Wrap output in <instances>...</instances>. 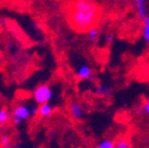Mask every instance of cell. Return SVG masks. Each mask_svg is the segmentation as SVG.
Instances as JSON below:
<instances>
[{"instance_id": "cell-1", "label": "cell", "mask_w": 149, "mask_h": 148, "mask_svg": "<svg viewBox=\"0 0 149 148\" xmlns=\"http://www.w3.org/2000/svg\"><path fill=\"white\" fill-rule=\"evenodd\" d=\"M66 18L74 30L86 33L100 23L102 9L93 0H70L66 6Z\"/></svg>"}, {"instance_id": "cell-2", "label": "cell", "mask_w": 149, "mask_h": 148, "mask_svg": "<svg viewBox=\"0 0 149 148\" xmlns=\"http://www.w3.org/2000/svg\"><path fill=\"white\" fill-rule=\"evenodd\" d=\"M32 115L31 108L25 104H19L14 108L10 116V120L15 125H19L23 121L27 120Z\"/></svg>"}, {"instance_id": "cell-3", "label": "cell", "mask_w": 149, "mask_h": 148, "mask_svg": "<svg viewBox=\"0 0 149 148\" xmlns=\"http://www.w3.org/2000/svg\"><path fill=\"white\" fill-rule=\"evenodd\" d=\"M32 96L34 102L38 105L49 103L53 97V90L49 85L42 84V85L37 86L33 90Z\"/></svg>"}, {"instance_id": "cell-4", "label": "cell", "mask_w": 149, "mask_h": 148, "mask_svg": "<svg viewBox=\"0 0 149 148\" xmlns=\"http://www.w3.org/2000/svg\"><path fill=\"white\" fill-rule=\"evenodd\" d=\"M135 7L138 17L142 21H144L145 19H147L149 17V10L146 0H135Z\"/></svg>"}, {"instance_id": "cell-5", "label": "cell", "mask_w": 149, "mask_h": 148, "mask_svg": "<svg viewBox=\"0 0 149 148\" xmlns=\"http://www.w3.org/2000/svg\"><path fill=\"white\" fill-rule=\"evenodd\" d=\"M76 75L80 80H92L94 77L92 75V68L87 64H82L76 71Z\"/></svg>"}, {"instance_id": "cell-6", "label": "cell", "mask_w": 149, "mask_h": 148, "mask_svg": "<svg viewBox=\"0 0 149 148\" xmlns=\"http://www.w3.org/2000/svg\"><path fill=\"white\" fill-rule=\"evenodd\" d=\"M70 113L74 119H82L84 116V109L78 102H72L70 105Z\"/></svg>"}, {"instance_id": "cell-7", "label": "cell", "mask_w": 149, "mask_h": 148, "mask_svg": "<svg viewBox=\"0 0 149 148\" xmlns=\"http://www.w3.org/2000/svg\"><path fill=\"white\" fill-rule=\"evenodd\" d=\"M53 110L54 109L51 104L45 103V104H42L38 106V114H37V115L42 118L50 117V116L52 115V113H53Z\"/></svg>"}, {"instance_id": "cell-8", "label": "cell", "mask_w": 149, "mask_h": 148, "mask_svg": "<svg viewBox=\"0 0 149 148\" xmlns=\"http://www.w3.org/2000/svg\"><path fill=\"white\" fill-rule=\"evenodd\" d=\"M94 92L100 96H110L112 94V88L109 85H104V84H97L94 87Z\"/></svg>"}, {"instance_id": "cell-9", "label": "cell", "mask_w": 149, "mask_h": 148, "mask_svg": "<svg viewBox=\"0 0 149 148\" xmlns=\"http://www.w3.org/2000/svg\"><path fill=\"white\" fill-rule=\"evenodd\" d=\"M86 37L88 43L90 44H94L98 40V37H100V30H98L97 26L96 27L91 28L90 30L86 32Z\"/></svg>"}, {"instance_id": "cell-10", "label": "cell", "mask_w": 149, "mask_h": 148, "mask_svg": "<svg viewBox=\"0 0 149 148\" xmlns=\"http://www.w3.org/2000/svg\"><path fill=\"white\" fill-rule=\"evenodd\" d=\"M142 37L147 45L149 46V17L143 21L142 27Z\"/></svg>"}, {"instance_id": "cell-11", "label": "cell", "mask_w": 149, "mask_h": 148, "mask_svg": "<svg viewBox=\"0 0 149 148\" xmlns=\"http://www.w3.org/2000/svg\"><path fill=\"white\" fill-rule=\"evenodd\" d=\"M10 114L6 108H1L0 109V125H4L10 119Z\"/></svg>"}, {"instance_id": "cell-12", "label": "cell", "mask_w": 149, "mask_h": 148, "mask_svg": "<svg viewBox=\"0 0 149 148\" xmlns=\"http://www.w3.org/2000/svg\"><path fill=\"white\" fill-rule=\"evenodd\" d=\"M10 136L7 134H1L0 135V147L1 148H8L10 146Z\"/></svg>"}, {"instance_id": "cell-13", "label": "cell", "mask_w": 149, "mask_h": 148, "mask_svg": "<svg viewBox=\"0 0 149 148\" xmlns=\"http://www.w3.org/2000/svg\"><path fill=\"white\" fill-rule=\"evenodd\" d=\"M115 142L112 139H104L97 143L95 148H114Z\"/></svg>"}, {"instance_id": "cell-14", "label": "cell", "mask_w": 149, "mask_h": 148, "mask_svg": "<svg viewBox=\"0 0 149 148\" xmlns=\"http://www.w3.org/2000/svg\"><path fill=\"white\" fill-rule=\"evenodd\" d=\"M114 148H132L130 141L126 139H119L115 142V147Z\"/></svg>"}, {"instance_id": "cell-15", "label": "cell", "mask_w": 149, "mask_h": 148, "mask_svg": "<svg viewBox=\"0 0 149 148\" xmlns=\"http://www.w3.org/2000/svg\"><path fill=\"white\" fill-rule=\"evenodd\" d=\"M142 111L145 115L149 116V100H147L146 102H144V104L142 105Z\"/></svg>"}, {"instance_id": "cell-16", "label": "cell", "mask_w": 149, "mask_h": 148, "mask_svg": "<svg viewBox=\"0 0 149 148\" xmlns=\"http://www.w3.org/2000/svg\"><path fill=\"white\" fill-rule=\"evenodd\" d=\"M12 148H24V147H22V146H14V147H12Z\"/></svg>"}, {"instance_id": "cell-17", "label": "cell", "mask_w": 149, "mask_h": 148, "mask_svg": "<svg viewBox=\"0 0 149 148\" xmlns=\"http://www.w3.org/2000/svg\"><path fill=\"white\" fill-rule=\"evenodd\" d=\"M2 27V23H1V22H0V28Z\"/></svg>"}]
</instances>
